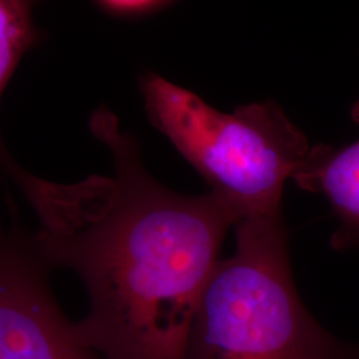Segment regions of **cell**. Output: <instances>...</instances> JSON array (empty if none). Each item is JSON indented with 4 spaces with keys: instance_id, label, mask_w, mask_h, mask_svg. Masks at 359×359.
Listing matches in <instances>:
<instances>
[{
    "instance_id": "obj_3",
    "label": "cell",
    "mask_w": 359,
    "mask_h": 359,
    "mask_svg": "<svg viewBox=\"0 0 359 359\" xmlns=\"http://www.w3.org/2000/svg\"><path fill=\"white\" fill-rule=\"evenodd\" d=\"M144 107L161 132L237 219L281 213L283 188L306 167L313 147L273 102L218 111L196 93L145 72Z\"/></svg>"
},
{
    "instance_id": "obj_7",
    "label": "cell",
    "mask_w": 359,
    "mask_h": 359,
    "mask_svg": "<svg viewBox=\"0 0 359 359\" xmlns=\"http://www.w3.org/2000/svg\"><path fill=\"white\" fill-rule=\"evenodd\" d=\"M170 1L164 0H100L93 1L100 13L123 20H136L149 18L170 7Z\"/></svg>"
},
{
    "instance_id": "obj_6",
    "label": "cell",
    "mask_w": 359,
    "mask_h": 359,
    "mask_svg": "<svg viewBox=\"0 0 359 359\" xmlns=\"http://www.w3.org/2000/svg\"><path fill=\"white\" fill-rule=\"evenodd\" d=\"M34 8L26 0H0V102L23 57L41 40ZM15 164L0 133V172L6 175Z\"/></svg>"
},
{
    "instance_id": "obj_4",
    "label": "cell",
    "mask_w": 359,
    "mask_h": 359,
    "mask_svg": "<svg viewBox=\"0 0 359 359\" xmlns=\"http://www.w3.org/2000/svg\"><path fill=\"white\" fill-rule=\"evenodd\" d=\"M34 233L0 215V359H103L77 339L48 285Z\"/></svg>"
},
{
    "instance_id": "obj_5",
    "label": "cell",
    "mask_w": 359,
    "mask_h": 359,
    "mask_svg": "<svg viewBox=\"0 0 359 359\" xmlns=\"http://www.w3.org/2000/svg\"><path fill=\"white\" fill-rule=\"evenodd\" d=\"M351 117L359 126V97L353 104ZM297 185L322 193L339 226L332 237L335 249L359 246V139L339 149L314 145L310 160L294 177Z\"/></svg>"
},
{
    "instance_id": "obj_1",
    "label": "cell",
    "mask_w": 359,
    "mask_h": 359,
    "mask_svg": "<svg viewBox=\"0 0 359 359\" xmlns=\"http://www.w3.org/2000/svg\"><path fill=\"white\" fill-rule=\"evenodd\" d=\"M112 157V175L56 182L22 165L8 179L38 218L34 233L51 268L72 270L90 310L72 323L103 359H185L221 246L237 219L217 196H184L142 163L137 140L107 107L88 120Z\"/></svg>"
},
{
    "instance_id": "obj_2",
    "label": "cell",
    "mask_w": 359,
    "mask_h": 359,
    "mask_svg": "<svg viewBox=\"0 0 359 359\" xmlns=\"http://www.w3.org/2000/svg\"><path fill=\"white\" fill-rule=\"evenodd\" d=\"M234 228V253L206 285L185 359H359L298 295L281 213Z\"/></svg>"
}]
</instances>
